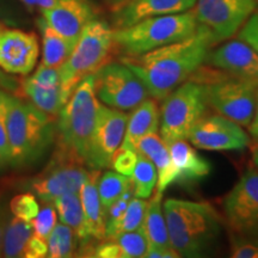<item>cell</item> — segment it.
<instances>
[{
  "mask_svg": "<svg viewBox=\"0 0 258 258\" xmlns=\"http://www.w3.org/2000/svg\"><path fill=\"white\" fill-rule=\"evenodd\" d=\"M215 43L211 32L198 25L196 31L185 40L138 56L122 57L121 62L140 78L148 95L161 101L177 86L191 78Z\"/></svg>",
  "mask_w": 258,
  "mask_h": 258,
  "instance_id": "obj_1",
  "label": "cell"
},
{
  "mask_svg": "<svg viewBox=\"0 0 258 258\" xmlns=\"http://www.w3.org/2000/svg\"><path fill=\"white\" fill-rule=\"evenodd\" d=\"M163 207L171 247L179 257H201L217 240L221 219L208 202L167 199Z\"/></svg>",
  "mask_w": 258,
  "mask_h": 258,
  "instance_id": "obj_2",
  "label": "cell"
},
{
  "mask_svg": "<svg viewBox=\"0 0 258 258\" xmlns=\"http://www.w3.org/2000/svg\"><path fill=\"white\" fill-rule=\"evenodd\" d=\"M10 166H29L46 154L55 137V127L50 115L30 102L11 96L8 120Z\"/></svg>",
  "mask_w": 258,
  "mask_h": 258,
  "instance_id": "obj_3",
  "label": "cell"
},
{
  "mask_svg": "<svg viewBox=\"0 0 258 258\" xmlns=\"http://www.w3.org/2000/svg\"><path fill=\"white\" fill-rule=\"evenodd\" d=\"M99 105L91 74L77 85L61 109L57 122L60 146L57 154L85 164Z\"/></svg>",
  "mask_w": 258,
  "mask_h": 258,
  "instance_id": "obj_4",
  "label": "cell"
},
{
  "mask_svg": "<svg viewBox=\"0 0 258 258\" xmlns=\"http://www.w3.org/2000/svg\"><path fill=\"white\" fill-rule=\"evenodd\" d=\"M198 29L194 11L157 16L125 28L114 29L115 46L127 56H138L166 44L185 40Z\"/></svg>",
  "mask_w": 258,
  "mask_h": 258,
  "instance_id": "obj_5",
  "label": "cell"
},
{
  "mask_svg": "<svg viewBox=\"0 0 258 258\" xmlns=\"http://www.w3.org/2000/svg\"><path fill=\"white\" fill-rule=\"evenodd\" d=\"M114 47V29L106 22L92 19L86 24L70 57L59 69L61 88L67 101L85 77L108 63Z\"/></svg>",
  "mask_w": 258,
  "mask_h": 258,
  "instance_id": "obj_6",
  "label": "cell"
},
{
  "mask_svg": "<svg viewBox=\"0 0 258 258\" xmlns=\"http://www.w3.org/2000/svg\"><path fill=\"white\" fill-rule=\"evenodd\" d=\"M191 80L203 86L209 106L241 127H249L256 108L258 80L212 72L201 73L200 78Z\"/></svg>",
  "mask_w": 258,
  "mask_h": 258,
  "instance_id": "obj_7",
  "label": "cell"
},
{
  "mask_svg": "<svg viewBox=\"0 0 258 258\" xmlns=\"http://www.w3.org/2000/svg\"><path fill=\"white\" fill-rule=\"evenodd\" d=\"M163 101L159 131L160 138L166 145L175 140H185L208 108L203 86L192 80L180 84Z\"/></svg>",
  "mask_w": 258,
  "mask_h": 258,
  "instance_id": "obj_8",
  "label": "cell"
},
{
  "mask_svg": "<svg viewBox=\"0 0 258 258\" xmlns=\"http://www.w3.org/2000/svg\"><path fill=\"white\" fill-rule=\"evenodd\" d=\"M97 98L103 104L118 110H133L148 98L144 83L122 62L106 63L93 74Z\"/></svg>",
  "mask_w": 258,
  "mask_h": 258,
  "instance_id": "obj_9",
  "label": "cell"
},
{
  "mask_svg": "<svg viewBox=\"0 0 258 258\" xmlns=\"http://www.w3.org/2000/svg\"><path fill=\"white\" fill-rule=\"evenodd\" d=\"M230 228L240 238H258V169L250 166L222 202Z\"/></svg>",
  "mask_w": 258,
  "mask_h": 258,
  "instance_id": "obj_10",
  "label": "cell"
},
{
  "mask_svg": "<svg viewBox=\"0 0 258 258\" xmlns=\"http://www.w3.org/2000/svg\"><path fill=\"white\" fill-rule=\"evenodd\" d=\"M256 8V0H196L194 14L218 43L237 34Z\"/></svg>",
  "mask_w": 258,
  "mask_h": 258,
  "instance_id": "obj_11",
  "label": "cell"
},
{
  "mask_svg": "<svg viewBox=\"0 0 258 258\" xmlns=\"http://www.w3.org/2000/svg\"><path fill=\"white\" fill-rule=\"evenodd\" d=\"M127 121L128 115L124 111L104 104L99 105L86 156V165L96 170L111 166L112 157L123 141Z\"/></svg>",
  "mask_w": 258,
  "mask_h": 258,
  "instance_id": "obj_12",
  "label": "cell"
},
{
  "mask_svg": "<svg viewBox=\"0 0 258 258\" xmlns=\"http://www.w3.org/2000/svg\"><path fill=\"white\" fill-rule=\"evenodd\" d=\"M186 139L206 151H241L250 145L249 134L241 125L222 115L203 116Z\"/></svg>",
  "mask_w": 258,
  "mask_h": 258,
  "instance_id": "obj_13",
  "label": "cell"
},
{
  "mask_svg": "<svg viewBox=\"0 0 258 258\" xmlns=\"http://www.w3.org/2000/svg\"><path fill=\"white\" fill-rule=\"evenodd\" d=\"M89 171L82 163L57 154L51 165L30 183L29 189L43 202H53L64 194L79 192Z\"/></svg>",
  "mask_w": 258,
  "mask_h": 258,
  "instance_id": "obj_14",
  "label": "cell"
},
{
  "mask_svg": "<svg viewBox=\"0 0 258 258\" xmlns=\"http://www.w3.org/2000/svg\"><path fill=\"white\" fill-rule=\"evenodd\" d=\"M38 54L36 34L0 23V69L4 72L27 76L36 66Z\"/></svg>",
  "mask_w": 258,
  "mask_h": 258,
  "instance_id": "obj_15",
  "label": "cell"
},
{
  "mask_svg": "<svg viewBox=\"0 0 258 258\" xmlns=\"http://www.w3.org/2000/svg\"><path fill=\"white\" fill-rule=\"evenodd\" d=\"M205 62L232 76L258 80V53L239 38L209 50Z\"/></svg>",
  "mask_w": 258,
  "mask_h": 258,
  "instance_id": "obj_16",
  "label": "cell"
},
{
  "mask_svg": "<svg viewBox=\"0 0 258 258\" xmlns=\"http://www.w3.org/2000/svg\"><path fill=\"white\" fill-rule=\"evenodd\" d=\"M42 17L54 30L77 42L83 29L96 17L89 0H61L54 8L41 11Z\"/></svg>",
  "mask_w": 258,
  "mask_h": 258,
  "instance_id": "obj_17",
  "label": "cell"
},
{
  "mask_svg": "<svg viewBox=\"0 0 258 258\" xmlns=\"http://www.w3.org/2000/svg\"><path fill=\"white\" fill-rule=\"evenodd\" d=\"M196 0H128L114 12L115 28H125L157 16L182 14L191 10Z\"/></svg>",
  "mask_w": 258,
  "mask_h": 258,
  "instance_id": "obj_18",
  "label": "cell"
},
{
  "mask_svg": "<svg viewBox=\"0 0 258 258\" xmlns=\"http://www.w3.org/2000/svg\"><path fill=\"white\" fill-rule=\"evenodd\" d=\"M99 171H89L85 182L79 190L84 213V239L82 246H88L91 240L105 239V213L99 200L98 189Z\"/></svg>",
  "mask_w": 258,
  "mask_h": 258,
  "instance_id": "obj_19",
  "label": "cell"
},
{
  "mask_svg": "<svg viewBox=\"0 0 258 258\" xmlns=\"http://www.w3.org/2000/svg\"><path fill=\"white\" fill-rule=\"evenodd\" d=\"M135 151L146 156L156 166L158 192L163 194L170 185L177 183V170L173 165L169 147L157 133L141 138L135 146Z\"/></svg>",
  "mask_w": 258,
  "mask_h": 258,
  "instance_id": "obj_20",
  "label": "cell"
},
{
  "mask_svg": "<svg viewBox=\"0 0 258 258\" xmlns=\"http://www.w3.org/2000/svg\"><path fill=\"white\" fill-rule=\"evenodd\" d=\"M173 165L177 170V183L196 182L211 172V164L200 156L184 139L167 144Z\"/></svg>",
  "mask_w": 258,
  "mask_h": 258,
  "instance_id": "obj_21",
  "label": "cell"
},
{
  "mask_svg": "<svg viewBox=\"0 0 258 258\" xmlns=\"http://www.w3.org/2000/svg\"><path fill=\"white\" fill-rule=\"evenodd\" d=\"M159 118V109L152 99H145L138 106H135L133 112L128 115L123 141L120 148L135 151V146L141 138L158 133Z\"/></svg>",
  "mask_w": 258,
  "mask_h": 258,
  "instance_id": "obj_22",
  "label": "cell"
},
{
  "mask_svg": "<svg viewBox=\"0 0 258 258\" xmlns=\"http://www.w3.org/2000/svg\"><path fill=\"white\" fill-rule=\"evenodd\" d=\"M16 96L30 99L32 104L50 116L59 115L67 102L61 85L53 88L42 86L32 82L30 78L21 80L18 93Z\"/></svg>",
  "mask_w": 258,
  "mask_h": 258,
  "instance_id": "obj_23",
  "label": "cell"
},
{
  "mask_svg": "<svg viewBox=\"0 0 258 258\" xmlns=\"http://www.w3.org/2000/svg\"><path fill=\"white\" fill-rule=\"evenodd\" d=\"M42 34V62L46 66L60 69L69 59L77 42L63 37L47 23L43 17L37 21Z\"/></svg>",
  "mask_w": 258,
  "mask_h": 258,
  "instance_id": "obj_24",
  "label": "cell"
},
{
  "mask_svg": "<svg viewBox=\"0 0 258 258\" xmlns=\"http://www.w3.org/2000/svg\"><path fill=\"white\" fill-rule=\"evenodd\" d=\"M161 199L163 194L157 191L156 195L147 202L145 209L141 227L146 234L148 247H171Z\"/></svg>",
  "mask_w": 258,
  "mask_h": 258,
  "instance_id": "obj_25",
  "label": "cell"
},
{
  "mask_svg": "<svg viewBox=\"0 0 258 258\" xmlns=\"http://www.w3.org/2000/svg\"><path fill=\"white\" fill-rule=\"evenodd\" d=\"M34 234V227L30 221L21 218H12L8 221L3 239L2 253L4 257H23L25 245Z\"/></svg>",
  "mask_w": 258,
  "mask_h": 258,
  "instance_id": "obj_26",
  "label": "cell"
},
{
  "mask_svg": "<svg viewBox=\"0 0 258 258\" xmlns=\"http://www.w3.org/2000/svg\"><path fill=\"white\" fill-rule=\"evenodd\" d=\"M53 206L62 224L73 228L77 239L82 243L84 239V213L79 192L64 194L53 200Z\"/></svg>",
  "mask_w": 258,
  "mask_h": 258,
  "instance_id": "obj_27",
  "label": "cell"
},
{
  "mask_svg": "<svg viewBox=\"0 0 258 258\" xmlns=\"http://www.w3.org/2000/svg\"><path fill=\"white\" fill-rule=\"evenodd\" d=\"M147 202L144 199L134 198L129 201L125 211L114 220L105 221V238L114 237L122 232L135 231L141 227Z\"/></svg>",
  "mask_w": 258,
  "mask_h": 258,
  "instance_id": "obj_28",
  "label": "cell"
},
{
  "mask_svg": "<svg viewBox=\"0 0 258 258\" xmlns=\"http://www.w3.org/2000/svg\"><path fill=\"white\" fill-rule=\"evenodd\" d=\"M134 195L139 199H150L158 182V172L154 164L146 156L138 152V161L131 175Z\"/></svg>",
  "mask_w": 258,
  "mask_h": 258,
  "instance_id": "obj_29",
  "label": "cell"
},
{
  "mask_svg": "<svg viewBox=\"0 0 258 258\" xmlns=\"http://www.w3.org/2000/svg\"><path fill=\"white\" fill-rule=\"evenodd\" d=\"M131 177L121 175L116 171H108L98 179V189L99 200H101L102 207L104 213L116 200L120 199L129 188H132Z\"/></svg>",
  "mask_w": 258,
  "mask_h": 258,
  "instance_id": "obj_30",
  "label": "cell"
},
{
  "mask_svg": "<svg viewBox=\"0 0 258 258\" xmlns=\"http://www.w3.org/2000/svg\"><path fill=\"white\" fill-rule=\"evenodd\" d=\"M48 257L66 258L72 257L77 246V235L70 226L56 224L47 239Z\"/></svg>",
  "mask_w": 258,
  "mask_h": 258,
  "instance_id": "obj_31",
  "label": "cell"
},
{
  "mask_svg": "<svg viewBox=\"0 0 258 258\" xmlns=\"http://www.w3.org/2000/svg\"><path fill=\"white\" fill-rule=\"evenodd\" d=\"M117 244L121 252V258H138L144 257L148 249L146 234L143 227L135 231L122 232L110 237Z\"/></svg>",
  "mask_w": 258,
  "mask_h": 258,
  "instance_id": "obj_32",
  "label": "cell"
},
{
  "mask_svg": "<svg viewBox=\"0 0 258 258\" xmlns=\"http://www.w3.org/2000/svg\"><path fill=\"white\" fill-rule=\"evenodd\" d=\"M11 96L0 90V169L10 165V147L8 138V112Z\"/></svg>",
  "mask_w": 258,
  "mask_h": 258,
  "instance_id": "obj_33",
  "label": "cell"
},
{
  "mask_svg": "<svg viewBox=\"0 0 258 258\" xmlns=\"http://www.w3.org/2000/svg\"><path fill=\"white\" fill-rule=\"evenodd\" d=\"M57 213L51 202H44V206L40 208L38 214L30 221L34 227V234L42 239H48L53 228L56 225Z\"/></svg>",
  "mask_w": 258,
  "mask_h": 258,
  "instance_id": "obj_34",
  "label": "cell"
},
{
  "mask_svg": "<svg viewBox=\"0 0 258 258\" xmlns=\"http://www.w3.org/2000/svg\"><path fill=\"white\" fill-rule=\"evenodd\" d=\"M10 209L15 217L31 221L40 212V205L34 194H19L11 200Z\"/></svg>",
  "mask_w": 258,
  "mask_h": 258,
  "instance_id": "obj_35",
  "label": "cell"
},
{
  "mask_svg": "<svg viewBox=\"0 0 258 258\" xmlns=\"http://www.w3.org/2000/svg\"><path fill=\"white\" fill-rule=\"evenodd\" d=\"M138 161V152L127 148H118L111 160V166L116 172L131 177Z\"/></svg>",
  "mask_w": 258,
  "mask_h": 258,
  "instance_id": "obj_36",
  "label": "cell"
},
{
  "mask_svg": "<svg viewBox=\"0 0 258 258\" xmlns=\"http://www.w3.org/2000/svg\"><path fill=\"white\" fill-rule=\"evenodd\" d=\"M32 82H35L38 85L42 86H59L61 85V77H60V70L55 69V67H49L46 64L41 63L36 70V72L29 77Z\"/></svg>",
  "mask_w": 258,
  "mask_h": 258,
  "instance_id": "obj_37",
  "label": "cell"
},
{
  "mask_svg": "<svg viewBox=\"0 0 258 258\" xmlns=\"http://www.w3.org/2000/svg\"><path fill=\"white\" fill-rule=\"evenodd\" d=\"M233 258H258V238L238 237L232 245Z\"/></svg>",
  "mask_w": 258,
  "mask_h": 258,
  "instance_id": "obj_38",
  "label": "cell"
},
{
  "mask_svg": "<svg viewBox=\"0 0 258 258\" xmlns=\"http://www.w3.org/2000/svg\"><path fill=\"white\" fill-rule=\"evenodd\" d=\"M238 38L246 42L258 53V14H252L238 31Z\"/></svg>",
  "mask_w": 258,
  "mask_h": 258,
  "instance_id": "obj_39",
  "label": "cell"
},
{
  "mask_svg": "<svg viewBox=\"0 0 258 258\" xmlns=\"http://www.w3.org/2000/svg\"><path fill=\"white\" fill-rule=\"evenodd\" d=\"M48 254V243L46 239L32 234L31 238L25 245L23 257L25 258H42L47 257Z\"/></svg>",
  "mask_w": 258,
  "mask_h": 258,
  "instance_id": "obj_40",
  "label": "cell"
},
{
  "mask_svg": "<svg viewBox=\"0 0 258 258\" xmlns=\"http://www.w3.org/2000/svg\"><path fill=\"white\" fill-rule=\"evenodd\" d=\"M133 186L129 188L120 199H117L112 205L105 211V221L114 220V219L118 218L125 211L129 201L132 200V195H133Z\"/></svg>",
  "mask_w": 258,
  "mask_h": 258,
  "instance_id": "obj_41",
  "label": "cell"
},
{
  "mask_svg": "<svg viewBox=\"0 0 258 258\" xmlns=\"http://www.w3.org/2000/svg\"><path fill=\"white\" fill-rule=\"evenodd\" d=\"M19 84H21V80L16 79L14 77H10L9 74H6L4 71L0 69V90H4V91H9L17 95Z\"/></svg>",
  "mask_w": 258,
  "mask_h": 258,
  "instance_id": "obj_42",
  "label": "cell"
},
{
  "mask_svg": "<svg viewBox=\"0 0 258 258\" xmlns=\"http://www.w3.org/2000/svg\"><path fill=\"white\" fill-rule=\"evenodd\" d=\"M146 258H173L179 257L172 247H148L145 256Z\"/></svg>",
  "mask_w": 258,
  "mask_h": 258,
  "instance_id": "obj_43",
  "label": "cell"
},
{
  "mask_svg": "<svg viewBox=\"0 0 258 258\" xmlns=\"http://www.w3.org/2000/svg\"><path fill=\"white\" fill-rule=\"evenodd\" d=\"M21 2L23 3L24 5H27L28 8H36L40 10V11H43V10L54 8V6L59 4L61 0H21Z\"/></svg>",
  "mask_w": 258,
  "mask_h": 258,
  "instance_id": "obj_44",
  "label": "cell"
},
{
  "mask_svg": "<svg viewBox=\"0 0 258 258\" xmlns=\"http://www.w3.org/2000/svg\"><path fill=\"white\" fill-rule=\"evenodd\" d=\"M250 134L258 140V92H257V98H256V108H254V114L252 117V121L249 125Z\"/></svg>",
  "mask_w": 258,
  "mask_h": 258,
  "instance_id": "obj_45",
  "label": "cell"
},
{
  "mask_svg": "<svg viewBox=\"0 0 258 258\" xmlns=\"http://www.w3.org/2000/svg\"><path fill=\"white\" fill-rule=\"evenodd\" d=\"M6 224H8V222L5 220V215L3 214L2 211H0V254H2V250H3V239H4Z\"/></svg>",
  "mask_w": 258,
  "mask_h": 258,
  "instance_id": "obj_46",
  "label": "cell"
},
{
  "mask_svg": "<svg viewBox=\"0 0 258 258\" xmlns=\"http://www.w3.org/2000/svg\"><path fill=\"white\" fill-rule=\"evenodd\" d=\"M252 163L258 169V145L252 148Z\"/></svg>",
  "mask_w": 258,
  "mask_h": 258,
  "instance_id": "obj_47",
  "label": "cell"
},
{
  "mask_svg": "<svg viewBox=\"0 0 258 258\" xmlns=\"http://www.w3.org/2000/svg\"><path fill=\"white\" fill-rule=\"evenodd\" d=\"M109 2H111L112 4H115V5H121V4H123V3L128 2V0H109Z\"/></svg>",
  "mask_w": 258,
  "mask_h": 258,
  "instance_id": "obj_48",
  "label": "cell"
},
{
  "mask_svg": "<svg viewBox=\"0 0 258 258\" xmlns=\"http://www.w3.org/2000/svg\"><path fill=\"white\" fill-rule=\"evenodd\" d=\"M256 2H257V3H258V0H256Z\"/></svg>",
  "mask_w": 258,
  "mask_h": 258,
  "instance_id": "obj_49",
  "label": "cell"
},
{
  "mask_svg": "<svg viewBox=\"0 0 258 258\" xmlns=\"http://www.w3.org/2000/svg\"><path fill=\"white\" fill-rule=\"evenodd\" d=\"M257 141H258V140H257Z\"/></svg>",
  "mask_w": 258,
  "mask_h": 258,
  "instance_id": "obj_50",
  "label": "cell"
}]
</instances>
